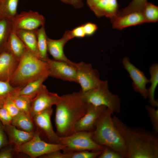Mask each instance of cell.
Returning <instances> with one entry per match:
<instances>
[{
	"label": "cell",
	"instance_id": "cell-1",
	"mask_svg": "<svg viewBox=\"0 0 158 158\" xmlns=\"http://www.w3.org/2000/svg\"><path fill=\"white\" fill-rule=\"evenodd\" d=\"M115 126L123 140L126 158H158V134L140 127H131L115 116Z\"/></svg>",
	"mask_w": 158,
	"mask_h": 158
},
{
	"label": "cell",
	"instance_id": "cell-2",
	"mask_svg": "<svg viewBox=\"0 0 158 158\" xmlns=\"http://www.w3.org/2000/svg\"><path fill=\"white\" fill-rule=\"evenodd\" d=\"M55 105L56 133L60 137L70 135L74 133L76 122L86 113L88 104L82 99L78 92L60 96Z\"/></svg>",
	"mask_w": 158,
	"mask_h": 158
},
{
	"label": "cell",
	"instance_id": "cell-3",
	"mask_svg": "<svg viewBox=\"0 0 158 158\" xmlns=\"http://www.w3.org/2000/svg\"><path fill=\"white\" fill-rule=\"evenodd\" d=\"M46 75L49 76L47 62L27 48L9 82L13 87H21Z\"/></svg>",
	"mask_w": 158,
	"mask_h": 158
},
{
	"label": "cell",
	"instance_id": "cell-4",
	"mask_svg": "<svg viewBox=\"0 0 158 158\" xmlns=\"http://www.w3.org/2000/svg\"><path fill=\"white\" fill-rule=\"evenodd\" d=\"M107 108L97 120L92 131V138L97 144L109 147L125 158L126 149L122 138L114 123L113 114Z\"/></svg>",
	"mask_w": 158,
	"mask_h": 158
},
{
	"label": "cell",
	"instance_id": "cell-5",
	"mask_svg": "<svg viewBox=\"0 0 158 158\" xmlns=\"http://www.w3.org/2000/svg\"><path fill=\"white\" fill-rule=\"evenodd\" d=\"M82 99L87 104L96 106H104L113 114L121 111V100L118 95L109 90L108 82L102 80L98 87L89 90L79 92Z\"/></svg>",
	"mask_w": 158,
	"mask_h": 158
},
{
	"label": "cell",
	"instance_id": "cell-6",
	"mask_svg": "<svg viewBox=\"0 0 158 158\" xmlns=\"http://www.w3.org/2000/svg\"><path fill=\"white\" fill-rule=\"evenodd\" d=\"M59 144L66 146L64 153L84 150H102L105 147L94 141L92 131L76 132L67 136L60 137Z\"/></svg>",
	"mask_w": 158,
	"mask_h": 158
},
{
	"label": "cell",
	"instance_id": "cell-7",
	"mask_svg": "<svg viewBox=\"0 0 158 158\" xmlns=\"http://www.w3.org/2000/svg\"><path fill=\"white\" fill-rule=\"evenodd\" d=\"M16 153L25 154L32 158L39 157L53 151L66 149L65 146L60 144L53 143L42 140L39 133L36 130L35 134L29 141L18 146L13 147Z\"/></svg>",
	"mask_w": 158,
	"mask_h": 158
},
{
	"label": "cell",
	"instance_id": "cell-8",
	"mask_svg": "<svg viewBox=\"0 0 158 158\" xmlns=\"http://www.w3.org/2000/svg\"><path fill=\"white\" fill-rule=\"evenodd\" d=\"M75 65L77 83L80 86V91L84 92L96 87L102 82L98 71L90 63L81 62L75 63Z\"/></svg>",
	"mask_w": 158,
	"mask_h": 158
},
{
	"label": "cell",
	"instance_id": "cell-9",
	"mask_svg": "<svg viewBox=\"0 0 158 158\" xmlns=\"http://www.w3.org/2000/svg\"><path fill=\"white\" fill-rule=\"evenodd\" d=\"M45 22L44 17L37 11H24L11 19L12 30H35L44 25Z\"/></svg>",
	"mask_w": 158,
	"mask_h": 158
},
{
	"label": "cell",
	"instance_id": "cell-10",
	"mask_svg": "<svg viewBox=\"0 0 158 158\" xmlns=\"http://www.w3.org/2000/svg\"><path fill=\"white\" fill-rule=\"evenodd\" d=\"M46 61L48 66L49 77L77 83L75 63H71L49 58Z\"/></svg>",
	"mask_w": 158,
	"mask_h": 158
},
{
	"label": "cell",
	"instance_id": "cell-11",
	"mask_svg": "<svg viewBox=\"0 0 158 158\" xmlns=\"http://www.w3.org/2000/svg\"><path fill=\"white\" fill-rule=\"evenodd\" d=\"M53 112L52 108L45 110L33 117L36 130L48 140V142L59 144L60 137L55 133L53 128L51 117Z\"/></svg>",
	"mask_w": 158,
	"mask_h": 158
},
{
	"label": "cell",
	"instance_id": "cell-12",
	"mask_svg": "<svg viewBox=\"0 0 158 158\" xmlns=\"http://www.w3.org/2000/svg\"><path fill=\"white\" fill-rule=\"evenodd\" d=\"M60 96L49 92L46 87L42 85L37 95L32 99L30 113L32 116L47 109L52 108L59 102Z\"/></svg>",
	"mask_w": 158,
	"mask_h": 158
},
{
	"label": "cell",
	"instance_id": "cell-13",
	"mask_svg": "<svg viewBox=\"0 0 158 158\" xmlns=\"http://www.w3.org/2000/svg\"><path fill=\"white\" fill-rule=\"evenodd\" d=\"M122 63L124 68L129 74L133 81L132 87L134 90L139 93L145 99L147 98V89L146 85L150 83L144 72L131 63L129 58L124 57Z\"/></svg>",
	"mask_w": 158,
	"mask_h": 158
},
{
	"label": "cell",
	"instance_id": "cell-14",
	"mask_svg": "<svg viewBox=\"0 0 158 158\" xmlns=\"http://www.w3.org/2000/svg\"><path fill=\"white\" fill-rule=\"evenodd\" d=\"M107 108L104 106H96L88 104L86 113L75 124L74 132L92 131L97 120Z\"/></svg>",
	"mask_w": 158,
	"mask_h": 158
},
{
	"label": "cell",
	"instance_id": "cell-15",
	"mask_svg": "<svg viewBox=\"0 0 158 158\" xmlns=\"http://www.w3.org/2000/svg\"><path fill=\"white\" fill-rule=\"evenodd\" d=\"M19 60L6 48L0 49V81L9 82Z\"/></svg>",
	"mask_w": 158,
	"mask_h": 158
},
{
	"label": "cell",
	"instance_id": "cell-16",
	"mask_svg": "<svg viewBox=\"0 0 158 158\" xmlns=\"http://www.w3.org/2000/svg\"><path fill=\"white\" fill-rule=\"evenodd\" d=\"M71 31H66L62 37L58 40L47 38V51L54 59L63 61L71 63L73 62L66 56L64 52V47L70 40L73 38Z\"/></svg>",
	"mask_w": 158,
	"mask_h": 158
},
{
	"label": "cell",
	"instance_id": "cell-17",
	"mask_svg": "<svg viewBox=\"0 0 158 158\" xmlns=\"http://www.w3.org/2000/svg\"><path fill=\"white\" fill-rule=\"evenodd\" d=\"M110 20L112 27L119 30L146 23L141 11L133 12L121 16H116L111 18Z\"/></svg>",
	"mask_w": 158,
	"mask_h": 158
},
{
	"label": "cell",
	"instance_id": "cell-18",
	"mask_svg": "<svg viewBox=\"0 0 158 158\" xmlns=\"http://www.w3.org/2000/svg\"><path fill=\"white\" fill-rule=\"evenodd\" d=\"M4 126L8 138L9 145H13L14 147L19 146L29 141L35 134V131H24L11 124Z\"/></svg>",
	"mask_w": 158,
	"mask_h": 158
},
{
	"label": "cell",
	"instance_id": "cell-19",
	"mask_svg": "<svg viewBox=\"0 0 158 158\" xmlns=\"http://www.w3.org/2000/svg\"><path fill=\"white\" fill-rule=\"evenodd\" d=\"M119 6L117 0H100L90 8L98 17L110 19L117 15Z\"/></svg>",
	"mask_w": 158,
	"mask_h": 158
},
{
	"label": "cell",
	"instance_id": "cell-20",
	"mask_svg": "<svg viewBox=\"0 0 158 158\" xmlns=\"http://www.w3.org/2000/svg\"><path fill=\"white\" fill-rule=\"evenodd\" d=\"M36 30H18L15 32L26 47L40 59L37 46Z\"/></svg>",
	"mask_w": 158,
	"mask_h": 158
},
{
	"label": "cell",
	"instance_id": "cell-21",
	"mask_svg": "<svg viewBox=\"0 0 158 158\" xmlns=\"http://www.w3.org/2000/svg\"><path fill=\"white\" fill-rule=\"evenodd\" d=\"M11 124L24 131H35L33 117L30 113L20 111L18 115L12 118Z\"/></svg>",
	"mask_w": 158,
	"mask_h": 158
},
{
	"label": "cell",
	"instance_id": "cell-22",
	"mask_svg": "<svg viewBox=\"0 0 158 158\" xmlns=\"http://www.w3.org/2000/svg\"><path fill=\"white\" fill-rule=\"evenodd\" d=\"M4 47L9 50L19 60L27 49L15 31L12 30L9 35Z\"/></svg>",
	"mask_w": 158,
	"mask_h": 158
},
{
	"label": "cell",
	"instance_id": "cell-23",
	"mask_svg": "<svg viewBox=\"0 0 158 158\" xmlns=\"http://www.w3.org/2000/svg\"><path fill=\"white\" fill-rule=\"evenodd\" d=\"M151 83L150 87L147 89V97L151 106L154 107H158V100L155 98V92L158 84V64L156 63L152 64L149 68Z\"/></svg>",
	"mask_w": 158,
	"mask_h": 158
},
{
	"label": "cell",
	"instance_id": "cell-24",
	"mask_svg": "<svg viewBox=\"0 0 158 158\" xmlns=\"http://www.w3.org/2000/svg\"><path fill=\"white\" fill-rule=\"evenodd\" d=\"M49 77L46 75L29 83L21 87L17 94L27 97L32 99L38 93L43 82Z\"/></svg>",
	"mask_w": 158,
	"mask_h": 158
},
{
	"label": "cell",
	"instance_id": "cell-25",
	"mask_svg": "<svg viewBox=\"0 0 158 158\" xmlns=\"http://www.w3.org/2000/svg\"><path fill=\"white\" fill-rule=\"evenodd\" d=\"M19 0H1L0 19L11 20L18 13L17 8Z\"/></svg>",
	"mask_w": 158,
	"mask_h": 158
},
{
	"label": "cell",
	"instance_id": "cell-26",
	"mask_svg": "<svg viewBox=\"0 0 158 158\" xmlns=\"http://www.w3.org/2000/svg\"><path fill=\"white\" fill-rule=\"evenodd\" d=\"M38 49L40 59L46 61L49 58L47 54V38L43 25L36 30Z\"/></svg>",
	"mask_w": 158,
	"mask_h": 158
},
{
	"label": "cell",
	"instance_id": "cell-27",
	"mask_svg": "<svg viewBox=\"0 0 158 158\" xmlns=\"http://www.w3.org/2000/svg\"><path fill=\"white\" fill-rule=\"evenodd\" d=\"M21 88L13 87L9 81H0V108L3 107L9 96L17 94Z\"/></svg>",
	"mask_w": 158,
	"mask_h": 158
},
{
	"label": "cell",
	"instance_id": "cell-28",
	"mask_svg": "<svg viewBox=\"0 0 158 158\" xmlns=\"http://www.w3.org/2000/svg\"><path fill=\"white\" fill-rule=\"evenodd\" d=\"M142 13L146 23H155L158 20V7L147 2L144 6Z\"/></svg>",
	"mask_w": 158,
	"mask_h": 158
},
{
	"label": "cell",
	"instance_id": "cell-29",
	"mask_svg": "<svg viewBox=\"0 0 158 158\" xmlns=\"http://www.w3.org/2000/svg\"><path fill=\"white\" fill-rule=\"evenodd\" d=\"M12 30L11 20L0 19V49L4 47Z\"/></svg>",
	"mask_w": 158,
	"mask_h": 158
},
{
	"label": "cell",
	"instance_id": "cell-30",
	"mask_svg": "<svg viewBox=\"0 0 158 158\" xmlns=\"http://www.w3.org/2000/svg\"><path fill=\"white\" fill-rule=\"evenodd\" d=\"M11 97L13 101L20 111L30 113L32 99L27 97L17 94L11 96Z\"/></svg>",
	"mask_w": 158,
	"mask_h": 158
},
{
	"label": "cell",
	"instance_id": "cell-31",
	"mask_svg": "<svg viewBox=\"0 0 158 158\" xmlns=\"http://www.w3.org/2000/svg\"><path fill=\"white\" fill-rule=\"evenodd\" d=\"M147 0H132L127 6L119 11L117 16H121L133 12L142 11L144 6L147 2Z\"/></svg>",
	"mask_w": 158,
	"mask_h": 158
},
{
	"label": "cell",
	"instance_id": "cell-32",
	"mask_svg": "<svg viewBox=\"0 0 158 158\" xmlns=\"http://www.w3.org/2000/svg\"><path fill=\"white\" fill-rule=\"evenodd\" d=\"M102 150H84L65 153L66 158H95L98 157Z\"/></svg>",
	"mask_w": 158,
	"mask_h": 158
},
{
	"label": "cell",
	"instance_id": "cell-33",
	"mask_svg": "<svg viewBox=\"0 0 158 158\" xmlns=\"http://www.w3.org/2000/svg\"><path fill=\"white\" fill-rule=\"evenodd\" d=\"M146 109L147 111L154 131L158 133V109L151 105H147Z\"/></svg>",
	"mask_w": 158,
	"mask_h": 158
},
{
	"label": "cell",
	"instance_id": "cell-34",
	"mask_svg": "<svg viewBox=\"0 0 158 158\" xmlns=\"http://www.w3.org/2000/svg\"><path fill=\"white\" fill-rule=\"evenodd\" d=\"M3 107L6 109L12 118L18 115L20 111L13 101L11 95L7 97Z\"/></svg>",
	"mask_w": 158,
	"mask_h": 158
},
{
	"label": "cell",
	"instance_id": "cell-35",
	"mask_svg": "<svg viewBox=\"0 0 158 158\" xmlns=\"http://www.w3.org/2000/svg\"><path fill=\"white\" fill-rule=\"evenodd\" d=\"M98 158H124L121 153L108 147H105Z\"/></svg>",
	"mask_w": 158,
	"mask_h": 158
},
{
	"label": "cell",
	"instance_id": "cell-36",
	"mask_svg": "<svg viewBox=\"0 0 158 158\" xmlns=\"http://www.w3.org/2000/svg\"><path fill=\"white\" fill-rule=\"evenodd\" d=\"M8 145V138L4 129V125L0 121V151Z\"/></svg>",
	"mask_w": 158,
	"mask_h": 158
},
{
	"label": "cell",
	"instance_id": "cell-37",
	"mask_svg": "<svg viewBox=\"0 0 158 158\" xmlns=\"http://www.w3.org/2000/svg\"><path fill=\"white\" fill-rule=\"evenodd\" d=\"M12 118L4 107L0 108V121L4 125L11 124Z\"/></svg>",
	"mask_w": 158,
	"mask_h": 158
},
{
	"label": "cell",
	"instance_id": "cell-38",
	"mask_svg": "<svg viewBox=\"0 0 158 158\" xmlns=\"http://www.w3.org/2000/svg\"><path fill=\"white\" fill-rule=\"evenodd\" d=\"M86 36H90L93 35L98 29L97 25L94 23L88 22L82 25Z\"/></svg>",
	"mask_w": 158,
	"mask_h": 158
},
{
	"label": "cell",
	"instance_id": "cell-39",
	"mask_svg": "<svg viewBox=\"0 0 158 158\" xmlns=\"http://www.w3.org/2000/svg\"><path fill=\"white\" fill-rule=\"evenodd\" d=\"M60 150L52 151L40 157L41 158H66L65 153H62Z\"/></svg>",
	"mask_w": 158,
	"mask_h": 158
},
{
	"label": "cell",
	"instance_id": "cell-40",
	"mask_svg": "<svg viewBox=\"0 0 158 158\" xmlns=\"http://www.w3.org/2000/svg\"><path fill=\"white\" fill-rule=\"evenodd\" d=\"M13 148L8 146L0 151V158H12L13 157Z\"/></svg>",
	"mask_w": 158,
	"mask_h": 158
},
{
	"label": "cell",
	"instance_id": "cell-41",
	"mask_svg": "<svg viewBox=\"0 0 158 158\" xmlns=\"http://www.w3.org/2000/svg\"><path fill=\"white\" fill-rule=\"evenodd\" d=\"M71 31L73 38H83L86 36L82 25L76 27Z\"/></svg>",
	"mask_w": 158,
	"mask_h": 158
},
{
	"label": "cell",
	"instance_id": "cell-42",
	"mask_svg": "<svg viewBox=\"0 0 158 158\" xmlns=\"http://www.w3.org/2000/svg\"><path fill=\"white\" fill-rule=\"evenodd\" d=\"M69 0L71 4L75 8H81L84 6L82 0Z\"/></svg>",
	"mask_w": 158,
	"mask_h": 158
},
{
	"label": "cell",
	"instance_id": "cell-43",
	"mask_svg": "<svg viewBox=\"0 0 158 158\" xmlns=\"http://www.w3.org/2000/svg\"><path fill=\"white\" fill-rule=\"evenodd\" d=\"M100 0H87V4L90 8L95 5Z\"/></svg>",
	"mask_w": 158,
	"mask_h": 158
},
{
	"label": "cell",
	"instance_id": "cell-44",
	"mask_svg": "<svg viewBox=\"0 0 158 158\" xmlns=\"http://www.w3.org/2000/svg\"><path fill=\"white\" fill-rule=\"evenodd\" d=\"M62 2H63L65 4H71L69 0H59Z\"/></svg>",
	"mask_w": 158,
	"mask_h": 158
},
{
	"label": "cell",
	"instance_id": "cell-45",
	"mask_svg": "<svg viewBox=\"0 0 158 158\" xmlns=\"http://www.w3.org/2000/svg\"></svg>",
	"mask_w": 158,
	"mask_h": 158
},
{
	"label": "cell",
	"instance_id": "cell-46",
	"mask_svg": "<svg viewBox=\"0 0 158 158\" xmlns=\"http://www.w3.org/2000/svg\"></svg>",
	"mask_w": 158,
	"mask_h": 158
},
{
	"label": "cell",
	"instance_id": "cell-47",
	"mask_svg": "<svg viewBox=\"0 0 158 158\" xmlns=\"http://www.w3.org/2000/svg\"><path fill=\"white\" fill-rule=\"evenodd\" d=\"M1 1V0H0V1Z\"/></svg>",
	"mask_w": 158,
	"mask_h": 158
}]
</instances>
